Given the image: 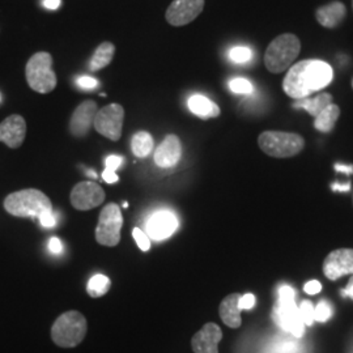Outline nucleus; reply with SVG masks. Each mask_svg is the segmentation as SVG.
<instances>
[{"mask_svg": "<svg viewBox=\"0 0 353 353\" xmlns=\"http://www.w3.org/2000/svg\"><path fill=\"white\" fill-rule=\"evenodd\" d=\"M334 80L332 67L319 59H305L293 64L283 80L285 94L293 100L309 97L330 85Z\"/></svg>", "mask_w": 353, "mask_h": 353, "instance_id": "obj_1", "label": "nucleus"}, {"mask_svg": "<svg viewBox=\"0 0 353 353\" xmlns=\"http://www.w3.org/2000/svg\"><path fill=\"white\" fill-rule=\"evenodd\" d=\"M6 211L16 217L38 219L41 214L52 212V204L41 190L24 189L10 194L4 199Z\"/></svg>", "mask_w": 353, "mask_h": 353, "instance_id": "obj_2", "label": "nucleus"}, {"mask_svg": "<svg viewBox=\"0 0 353 353\" xmlns=\"http://www.w3.org/2000/svg\"><path fill=\"white\" fill-rule=\"evenodd\" d=\"M301 52L300 38L292 33H284L275 38L265 52V68L271 74H281L290 70Z\"/></svg>", "mask_w": 353, "mask_h": 353, "instance_id": "obj_3", "label": "nucleus"}, {"mask_svg": "<svg viewBox=\"0 0 353 353\" xmlns=\"http://www.w3.org/2000/svg\"><path fill=\"white\" fill-rule=\"evenodd\" d=\"M88 323L81 313L71 310L58 316L51 327V339L62 348H74L84 341Z\"/></svg>", "mask_w": 353, "mask_h": 353, "instance_id": "obj_4", "label": "nucleus"}, {"mask_svg": "<svg viewBox=\"0 0 353 353\" xmlns=\"http://www.w3.org/2000/svg\"><path fill=\"white\" fill-rule=\"evenodd\" d=\"M258 145L271 157L287 159L303 151L305 140L301 135L294 132L265 131L258 138Z\"/></svg>", "mask_w": 353, "mask_h": 353, "instance_id": "obj_5", "label": "nucleus"}, {"mask_svg": "<svg viewBox=\"0 0 353 353\" xmlns=\"http://www.w3.org/2000/svg\"><path fill=\"white\" fill-rule=\"evenodd\" d=\"M26 77L34 92L46 94L57 87V75L52 71V57L46 51H39L28 61Z\"/></svg>", "mask_w": 353, "mask_h": 353, "instance_id": "obj_6", "label": "nucleus"}, {"mask_svg": "<svg viewBox=\"0 0 353 353\" xmlns=\"http://www.w3.org/2000/svg\"><path fill=\"white\" fill-rule=\"evenodd\" d=\"M294 290L288 285H284L279 290V300L275 306V321L279 326L294 335L301 338L305 332V323L300 314V309L294 303Z\"/></svg>", "mask_w": 353, "mask_h": 353, "instance_id": "obj_7", "label": "nucleus"}, {"mask_svg": "<svg viewBox=\"0 0 353 353\" xmlns=\"http://www.w3.org/2000/svg\"><path fill=\"white\" fill-rule=\"evenodd\" d=\"M123 227V214L117 203H109L102 208L96 228V241L108 248H114L121 242Z\"/></svg>", "mask_w": 353, "mask_h": 353, "instance_id": "obj_8", "label": "nucleus"}, {"mask_svg": "<svg viewBox=\"0 0 353 353\" xmlns=\"http://www.w3.org/2000/svg\"><path fill=\"white\" fill-rule=\"evenodd\" d=\"M123 121H125L123 106L119 103H110L103 106L97 112L93 127L102 137L113 141H118L122 137Z\"/></svg>", "mask_w": 353, "mask_h": 353, "instance_id": "obj_9", "label": "nucleus"}, {"mask_svg": "<svg viewBox=\"0 0 353 353\" xmlns=\"http://www.w3.org/2000/svg\"><path fill=\"white\" fill-rule=\"evenodd\" d=\"M70 201L77 211H89L105 201V191L93 181H83L74 186Z\"/></svg>", "mask_w": 353, "mask_h": 353, "instance_id": "obj_10", "label": "nucleus"}, {"mask_svg": "<svg viewBox=\"0 0 353 353\" xmlns=\"http://www.w3.org/2000/svg\"><path fill=\"white\" fill-rule=\"evenodd\" d=\"M204 4V0H173L166 10L165 19L170 26H188L203 12Z\"/></svg>", "mask_w": 353, "mask_h": 353, "instance_id": "obj_11", "label": "nucleus"}, {"mask_svg": "<svg viewBox=\"0 0 353 353\" xmlns=\"http://www.w3.org/2000/svg\"><path fill=\"white\" fill-rule=\"evenodd\" d=\"M323 274L328 280L353 275V249H338L330 252L323 262Z\"/></svg>", "mask_w": 353, "mask_h": 353, "instance_id": "obj_12", "label": "nucleus"}, {"mask_svg": "<svg viewBox=\"0 0 353 353\" xmlns=\"http://www.w3.org/2000/svg\"><path fill=\"white\" fill-rule=\"evenodd\" d=\"M99 112L97 103L92 100L81 102L75 109L70 121V132L75 138H84L88 135L94 123L96 114Z\"/></svg>", "mask_w": 353, "mask_h": 353, "instance_id": "obj_13", "label": "nucleus"}, {"mask_svg": "<svg viewBox=\"0 0 353 353\" xmlns=\"http://www.w3.org/2000/svg\"><path fill=\"white\" fill-rule=\"evenodd\" d=\"M26 137V122L21 115L13 114L0 123V141L7 147L12 150L20 148Z\"/></svg>", "mask_w": 353, "mask_h": 353, "instance_id": "obj_14", "label": "nucleus"}, {"mask_svg": "<svg viewBox=\"0 0 353 353\" xmlns=\"http://www.w3.org/2000/svg\"><path fill=\"white\" fill-rule=\"evenodd\" d=\"M223 339V331L216 323L204 325L191 339L194 353H219V343Z\"/></svg>", "mask_w": 353, "mask_h": 353, "instance_id": "obj_15", "label": "nucleus"}, {"mask_svg": "<svg viewBox=\"0 0 353 353\" xmlns=\"http://www.w3.org/2000/svg\"><path fill=\"white\" fill-rule=\"evenodd\" d=\"M178 228L176 214L169 211H159L152 214L147 223L148 237L152 240L163 241L169 239Z\"/></svg>", "mask_w": 353, "mask_h": 353, "instance_id": "obj_16", "label": "nucleus"}, {"mask_svg": "<svg viewBox=\"0 0 353 353\" xmlns=\"http://www.w3.org/2000/svg\"><path fill=\"white\" fill-rule=\"evenodd\" d=\"M182 157V143L176 135H168L154 151V163L157 166L168 169L178 164Z\"/></svg>", "mask_w": 353, "mask_h": 353, "instance_id": "obj_17", "label": "nucleus"}, {"mask_svg": "<svg viewBox=\"0 0 353 353\" xmlns=\"http://www.w3.org/2000/svg\"><path fill=\"white\" fill-rule=\"evenodd\" d=\"M347 16V8L341 1H332L316 10V19L319 26L335 29L341 26Z\"/></svg>", "mask_w": 353, "mask_h": 353, "instance_id": "obj_18", "label": "nucleus"}, {"mask_svg": "<svg viewBox=\"0 0 353 353\" xmlns=\"http://www.w3.org/2000/svg\"><path fill=\"white\" fill-rule=\"evenodd\" d=\"M240 297V293H232L220 303L219 314L228 327L239 328L242 325L241 309L239 306Z\"/></svg>", "mask_w": 353, "mask_h": 353, "instance_id": "obj_19", "label": "nucleus"}, {"mask_svg": "<svg viewBox=\"0 0 353 353\" xmlns=\"http://www.w3.org/2000/svg\"><path fill=\"white\" fill-rule=\"evenodd\" d=\"M189 109L201 119H211L220 115V108L202 94H194L190 97Z\"/></svg>", "mask_w": 353, "mask_h": 353, "instance_id": "obj_20", "label": "nucleus"}, {"mask_svg": "<svg viewBox=\"0 0 353 353\" xmlns=\"http://www.w3.org/2000/svg\"><path fill=\"white\" fill-rule=\"evenodd\" d=\"M331 103H332V96L330 93L322 92V93H318L316 97H313V99L306 97V99H301V100H296V102L293 103V108L305 109L310 115L316 117V115L322 113Z\"/></svg>", "mask_w": 353, "mask_h": 353, "instance_id": "obj_21", "label": "nucleus"}, {"mask_svg": "<svg viewBox=\"0 0 353 353\" xmlns=\"http://www.w3.org/2000/svg\"><path fill=\"white\" fill-rule=\"evenodd\" d=\"M339 117H341V108L335 103H331L322 113L316 115L314 119V127L318 131L328 134L334 130Z\"/></svg>", "mask_w": 353, "mask_h": 353, "instance_id": "obj_22", "label": "nucleus"}, {"mask_svg": "<svg viewBox=\"0 0 353 353\" xmlns=\"http://www.w3.org/2000/svg\"><path fill=\"white\" fill-rule=\"evenodd\" d=\"M115 52V46L112 42H102L101 45L96 49L93 57L90 58L89 68L90 71H99L112 63Z\"/></svg>", "mask_w": 353, "mask_h": 353, "instance_id": "obj_23", "label": "nucleus"}, {"mask_svg": "<svg viewBox=\"0 0 353 353\" xmlns=\"http://www.w3.org/2000/svg\"><path fill=\"white\" fill-rule=\"evenodd\" d=\"M153 148H154V140L152 138L151 134L147 131L137 132L131 139L132 153L139 159L148 157L153 151Z\"/></svg>", "mask_w": 353, "mask_h": 353, "instance_id": "obj_24", "label": "nucleus"}, {"mask_svg": "<svg viewBox=\"0 0 353 353\" xmlns=\"http://www.w3.org/2000/svg\"><path fill=\"white\" fill-rule=\"evenodd\" d=\"M110 287H112L110 279L102 274H97L89 279L87 292L90 297L99 299V297L105 296L110 290Z\"/></svg>", "mask_w": 353, "mask_h": 353, "instance_id": "obj_25", "label": "nucleus"}, {"mask_svg": "<svg viewBox=\"0 0 353 353\" xmlns=\"http://www.w3.org/2000/svg\"><path fill=\"white\" fill-rule=\"evenodd\" d=\"M229 88L233 93H237V94H250L252 92V83L246 79H242V77L233 79L229 83Z\"/></svg>", "mask_w": 353, "mask_h": 353, "instance_id": "obj_26", "label": "nucleus"}, {"mask_svg": "<svg viewBox=\"0 0 353 353\" xmlns=\"http://www.w3.org/2000/svg\"><path fill=\"white\" fill-rule=\"evenodd\" d=\"M229 58L234 63H245L252 59V50L243 46H237L229 51Z\"/></svg>", "mask_w": 353, "mask_h": 353, "instance_id": "obj_27", "label": "nucleus"}, {"mask_svg": "<svg viewBox=\"0 0 353 353\" xmlns=\"http://www.w3.org/2000/svg\"><path fill=\"white\" fill-rule=\"evenodd\" d=\"M299 309H300V314H301L305 326H312L314 323V306H313V303L305 300L299 306Z\"/></svg>", "mask_w": 353, "mask_h": 353, "instance_id": "obj_28", "label": "nucleus"}, {"mask_svg": "<svg viewBox=\"0 0 353 353\" xmlns=\"http://www.w3.org/2000/svg\"><path fill=\"white\" fill-rule=\"evenodd\" d=\"M331 306L326 301H321L318 306L314 307V321L316 322H327L331 318Z\"/></svg>", "mask_w": 353, "mask_h": 353, "instance_id": "obj_29", "label": "nucleus"}, {"mask_svg": "<svg viewBox=\"0 0 353 353\" xmlns=\"http://www.w3.org/2000/svg\"><path fill=\"white\" fill-rule=\"evenodd\" d=\"M132 236H134V239L137 241V243H138V246H139L141 252H148L151 249V240H150L148 234H145L141 229L134 228Z\"/></svg>", "mask_w": 353, "mask_h": 353, "instance_id": "obj_30", "label": "nucleus"}, {"mask_svg": "<svg viewBox=\"0 0 353 353\" xmlns=\"http://www.w3.org/2000/svg\"><path fill=\"white\" fill-rule=\"evenodd\" d=\"M77 85L81 89H94L99 85V81L90 76H81L80 79H77Z\"/></svg>", "mask_w": 353, "mask_h": 353, "instance_id": "obj_31", "label": "nucleus"}, {"mask_svg": "<svg viewBox=\"0 0 353 353\" xmlns=\"http://www.w3.org/2000/svg\"><path fill=\"white\" fill-rule=\"evenodd\" d=\"M255 305V296L252 293H246L243 296H241L240 301H239V306L241 310H249L252 309Z\"/></svg>", "mask_w": 353, "mask_h": 353, "instance_id": "obj_32", "label": "nucleus"}, {"mask_svg": "<svg viewBox=\"0 0 353 353\" xmlns=\"http://www.w3.org/2000/svg\"><path fill=\"white\" fill-rule=\"evenodd\" d=\"M41 225L45 228H52L57 225V220H55V216L54 212H46V214H41L38 217Z\"/></svg>", "mask_w": 353, "mask_h": 353, "instance_id": "obj_33", "label": "nucleus"}, {"mask_svg": "<svg viewBox=\"0 0 353 353\" xmlns=\"http://www.w3.org/2000/svg\"><path fill=\"white\" fill-rule=\"evenodd\" d=\"M122 161H123V159L119 157V156H109L106 159V169L115 172L121 166Z\"/></svg>", "mask_w": 353, "mask_h": 353, "instance_id": "obj_34", "label": "nucleus"}, {"mask_svg": "<svg viewBox=\"0 0 353 353\" xmlns=\"http://www.w3.org/2000/svg\"><path fill=\"white\" fill-rule=\"evenodd\" d=\"M303 290H305L307 294H316V293H319V292L322 290V284H321L319 281H316V280H312V281H309V283L305 284Z\"/></svg>", "mask_w": 353, "mask_h": 353, "instance_id": "obj_35", "label": "nucleus"}, {"mask_svg": "<svg viewBox=\"0 0 353 353\" xmlns=\"http://www.w3.org/2000/svg\"><path fill=\"white\" fill-rule=\"evenodd\" d=\"M62 249H63V246H62L61 240L57 239V237H52L50 242H49V250H50L52 254H61Z\"/></svg>", "mask_w": 353, "mask_h": 353, "instance_id": "obj_36", "label": "nucleus"}, {"mask_svg": "<svg viewBox=\"0 0 353 353\" xmlns=\"http://www.w3.org/2000/svg\"><path fill=\"white\" fill-rule=\"evenodd\" d=\"M102 178L106 183H115L118 182V176L115 174V172H112L109 169H105V172L102 173Z\"/></svg>", "mask_w": 353, "mask_h": 353, "instance_id": "obj_37", "label": "nucleus"}, {"mask_svg": "<svg viewBox=\"0 0 353 353\" xmlns=\"http://www.w3.org/2000/svg\"><path fill=\"white\" fill-rule=\"evenodd\" d=\"M341 296H348V297H351L353 300V275L350 279V281H348V284H347V287H345V290H341Z\"/></svg>", "mask_w": 353, "mask_h": 353, "instance_id": "obj_38", "label": "nucleus"}, {"mask_svg": "<svg viewBox=\"0 0 353 353\" xmlns=\"http://www.w3.org/2000/svg\"><path fill=\"white\" fill-rule=\"evenodd\" d=\"M43 6L49 10H57L61 6V0H45Z\"/></svg>", "mask_w": 353, "mask_h": 353, "instance_id": "obj_39", "label": "nucleus"}, {"mask_svg": "<svg viewBox=\"0 0 353 353\" xmlns=\"http://www.w3.org/2000/svg\"><path fill=\"white\" fill-rule=\"evenodd\" d=\"M352 88H353V79H352Z\"/></svg>", "mask_w": 353, "mask_h": 353, "instance_id": "obj_40", "label": "nucleus"}, {"mask_svg": "<svg viewBox=\"0 0 353 353\" xmlns=\"http://www.w3.org/2000/svg\"><path fill=\"white\" fill-rule=\"evenodd\" d=\"M352 8H353V0H352Z\"/></svg>", "mask_w": 353, "mask_h": 353, "instance_id": "obj_41", "label": "nucleus"}]
</instances>
